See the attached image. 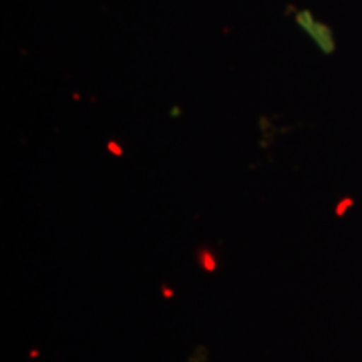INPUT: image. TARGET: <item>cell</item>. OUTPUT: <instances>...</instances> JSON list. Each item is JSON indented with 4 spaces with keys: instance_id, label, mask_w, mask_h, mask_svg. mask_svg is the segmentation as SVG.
Here are the masks:
<instances>
[{
    "instance_id": "cell-1",
    "label": "cell",
    "mask_w": 362,
    "mask_h": 362,
    "mask_svg": "<svg viewBox=\"0 0 362 362\" xmlns=\"http://www.w3.org/2000/svg\"><path fill=\"white\" fill-rule=\"evenodd\" d=\"M296 23L310 35L312 39L322 47L324 51L330 52L334 49V39H332L330 28L324 25V23H320V21H316L310 11H300V13L296 14Z\"/></svg>"
}]
</instances>
